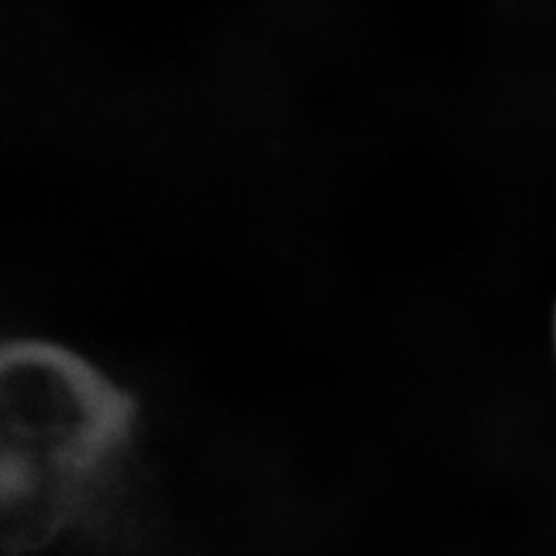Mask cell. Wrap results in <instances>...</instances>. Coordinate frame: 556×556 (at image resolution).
I'll use <instances>...</instances> for the list:
<instances>
[{"label":"cell","mask_w":556,"mask_h":556,"mask_svg":"<svg viewBox=\"0 0 556 556\" xmlns=\"http://www.w3.org/2000/svg\"><path fill=\"white\" fill-rule=\"evenodd\" d=\"M126 422L124 397L71 351L36 340L0 346V438L68 439L87 462L112 447Z\"/></svg>","instance_id":"6da1fadb"},{"label":"cell","mask_w":556,"mask_h":556,"mask_svg":"<svg viewBox=\"0 0 556 556\" xmlns=\"http://www.w3.org/2000/svg\"><path fill=\"white\" fill-rule=\"evenodd\" d=\"M555 330H556V319H555Z\"/></svg>","instance_id":"7a4b0ae2"}]
</instances>
